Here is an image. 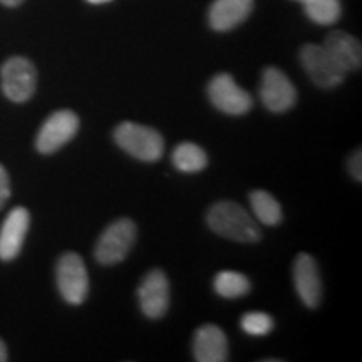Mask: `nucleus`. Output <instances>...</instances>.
Masks as SVG:
<instances>
[{"mask_svg":"<svg viewBox=\"0 0 362 362\" xmlns=\"http://www.w3.org/2000/svg\"><path fill=\"white\" fill-rule=\"evenodd\" d=\"M206 223L220 237L240 243L260 242L262 232L255 218L235 202H218L208 210Z\"/></svg>","mask_w":362,"mask_h":362,"instance_id":"f257e3e1","label":"nucleus"},{"mask_svg":"<svg viewBox=\"0 0 362 362\" xmlns=\"http://www.w3.org/2000/svg\"><path fill=\"white\" fill-rule=\"evenodd\" d=\"M112 138L124 153L139 161L155 163L165 155V139L149 126L124 121L116 126Z\"/></svg>","mask_w":362,"mask_h":362,"instance_id":"f03ea898","label":"nucleus"},{"mask_svg":"<svg viewBox=\"0 0 362 362\" xmlns=\"http://www.w3.org/2000/svg\"><path fill=\"white\" fill-rule=\"evenodd\" d=\"M138 237V226L133 220L119 218L107 226L99 237L94 257L101 265L121 264L129 255Z\"/></svg>","mask_w":362,"mask_h":362,"instance_id":"7ed1b4c3","label":"nucleus"},{"mask_svg":"<svg viewBox=\"0 0 362 362\" xmlns=\"http://www.w3.org/2000/svg\"><path fill=\"white\" fill-rule=\"evenodd\" d=\"M300 64L312 83L320 89H334L341 86L347 72L337 64V61L327 52L324 45L305 44L302 45Z\"/></svg>","mask_w":362,"mask_h":362,"instance_id":"20e7f679","label":"nucleus"},{"mask_svg":"<svg viewBox=\"0 0 362 362\" xmlns=\"http://www.w3.org/2000/svg\"><path fill=\"white\" fill-rule=\"evenodd\" d=\"M57 288L71 305H81L89 293V275L83 257L67 252L57 262Z\"/></svg>","mask_w":362,"mask_h":362,"instance_id":"39448f33","label":"nucleus"},{"mask_svg":"<svg viewBox=\"0 0 362 362\" xmlns=\"http://www.w3.org/2000/svg\"><path fill=\"white\" fill-rule=\"evenodd\" d=\"M2 90L12 103H25L37 88V71L29 59L16 56L7 59L0 69Z\"/></svg>","mask_w":362,"mask_h":362,"instance_id":"423d86ee","label":"nucleus"},{"mask_svg":"<svg viewBox=\"0 0 362 362\" xmlns=\"http://www.w3.org/2000/svg\"><path fill=\"white\" fill-rule=\"evenodd\" d=\"M208 98L220 112L228 116H242L252 110L253 99L237 84L228 72H220L211 78L206 88Z\"/></svg>","mask_w":362,"mask_h":362,"instance_id":"0eeeda50","label":"nucleus"},{"mask_svg":"<svg viewBox=\"0 0 362 362\" xmlns=\"http://www.w3.org/2000/svg\"><path fill=\"white\" fill-rule=\"evenodd\" d=\"M79 117L74 111H56L45 119L35 138V148L40 155H52L66 146L78 134Z\"/></svg>","mask_w":362,"mask_h":362,"instance_id":"6e6552de","label":"nucleus"},{"mask_svg":"<svg viewBox=\"0 0 362 362\" xmlns=\"http://www.w3.org/2000/svg\"><path fill=\"white\" fill-rule=\"evenodd\" d=\"M297 89L284 71L279 67H267L262 72L260 99L267 110L280 115L292 110L297 103Z\"/></svg>","mask_w":362,"mask_h":362,"instance_id":"1a4fd4ad","label":"nucleus"},{"mask_svg":"<svg viewBox=\"0 0 362 362\" xmlns=\"http://www.w3.org/2000/svg\"><path fill=\"white\" fill-rule=\"evenodd\" d=\"M138 300L148 319H161L170 307V282L160 269L149 270L138 287Z\"/></svg>","mask_w":362,"mask_h":362,"instance_id":"9d476101","label":"nucleus"},{"mask_svg":"<svg viewBox=\"0 0 362 362\" xmlns=\"http://www.w3.org/2000/svg\"><path fill=\"white\" fill-rule=\"evenodd\" d=\"M292 274L298 298L309 309H317L322 300V280L314 257L309 253H298L293 262Z\"/></svg>","mask_w":362,"mask_h":362,"instance_id":"9b49d317","label":"nucleus"},{"mask_svg":"<svg viewBox=\"0 0 362 362\" xmlns=\"http://www.w3.org/2000/svg\"><path fill=\"white\" fill-rule=\"evenodd\" d=\"M30 214L24 206L13 208L0 228V260L11 262L19 255L29 232Z\"/></svg>","mask_w":362,"mask_h":362,"instance_id":"f8f14e48","label":"nucleus"},{"mask_svg":"<svg viewBox=\"0 0 362 362\" xmlns=\"http://www.w3.org/2000/svg\"><path fill=\"white\" fill-rule=\"evenodd\" d=\"M255 7V0H215L208 8V24L216 33H228L243 24Z\"/></svg>","mask_w":362,"mask_h":362,"instance_id":"ddd939ff","label":"nucleus"},{"mask_svg":"<svg viewBox=\"0 0 362 362\" xmlns=\"http://www.w3.org/2000/svg\"><path fill=\"white\" fill-rule=\"evenodd\" d=\"M193 357L198 362L228 361V341L218 325L205 324L197 330L193 339Z\"/></svg>","mask_w":362,"mask_h":362,"instance_id":"4468645a","label":"nucleus"},{"mask_svg":"<svg viewBox=\"0 0 362 362\" xmlns=\"http://www.w3.org/2000/svg\"><path fill=\"white\" fill-rule=\"evenodd\" d=\"M324 47L337 61L344 71H356L362 66V45L346 30H332L324 40Z\"/></svg>","mask_w":362,"mask_h":362,"instance_id":"2eb2a0df","label":"nucleus"},{"mask_svg":"<svg viewBox=\"0 0 362 362\" xmlns=\"http://www.w3.org/2000/svg\"><path fill=\"white\" fill-rule=\"evenodd\" d=\"M250 205L257 221H260L262 225L275 226L284 218L280 203L275 200L274 194L264 189H255L250 193Z\"/></svg>","mask_w":362,"mask_h":362,"instance_id":"dca6fc26","label":"nucleus"},{"mask_svg":"<svg viewBox=\"0 0 362 362\" xmlns=\"http://www.w3.org/2000/svg\"><path fill=\"white\" fill-rule=\"evenodd\" d=\"M175 168L183 171V173H198L203 171L208 165V155L205 149L194 143H181L175 148L171 155Z\"/></svg>","mask_w":362,"mask_h":362,"instance_id":"f3484780","label":"nucleus"},{"mask_svg":"<svg viewBox=\"0 0 362 362\" xmlns=\"http://www.w3.org/2000/svg\"><path fill=\"white\" fill-rule=\"evenodd\" d=\"M250 280L240 272L223 270L216 274L214 280V288L220 297L223 298H240L245 297L250 292Z\"/></svg>","mask_w":362,"mask_h":362,"instance_id":"a211bd4d","label":"nucleus"},{"mask_svg":"<svg viewBox=\"0 0 362 362\" xmlns=\"http://www.w3.org/2000/svg\"><path fill=\"white\" fill-rule=\"evenodd\" d=\"M307 17L319 25H332L341 19V0H302Z\"/></svg>","mask_w":362,"mask_h":362,"instance_id":"6ab92c4d","label":"nucleus"},{"mask_svg":"<svg viewBox=\"0 0 362 362\" xmlns=\"http://www.w3.org/2000/svg\"><path fill=\"white\" fill-rule=\"evenodd\" d=\"M274 319L265 312H247L240 319V327L248 336L253 337H262L270 334L274 330Z\"/></svg>","mask_w":362,"mask_h":362,"instance_id":"aec40b11","label":"nucleus"},{"mask_svg":"<svg viewBox=\"0 0 362 362\" xmlns=\"http://www.w3.org/2000/svg\"><path fill=\"white\" fill-rule=\"evenodd\" d=\"M8 197H11V180H8L6 168L0 165V208L6 205Z\"/></svg>","mask_w":362,"mask_h":362,"instance_id":"412c9836","label":"nucleus"},{"mask_svg":"<svg viewBox=\"0 0 362 362\" xmlns=\"http://www.w3.org/2000/svg\"><path fill=\"white\" fill-rule=\"evenodd\" d=\"M349 171H351L352 178L361 183V180H362V153H361V149H357L356 153H352V156L349 158Z\"/></svg>","mask_w":362,"mask_h":362,"instance_id":"4be33fe9","label":"nucleus"},{"mask_svg":"<svg viewBox=\"0 0 362 362\" xmlns=\"http://www.w3.org/2000/svg\"><path fill=\"white\" fill-rule=\"evenodd\" d=\"M8 359V354H7V347H6V342L0 339V362H6Z\"/></svg>","mask_w":362,"mask_h":362,"instance_id":"5701e85b","label":"nucleus"},{"mask_svg":"<svg viewBox=\"0 0 362 362\" xmlns=\"http://www.w3.org/2000/svg\"><path fill=\"white\" fill-rule=\"evenodd\" d=\"M24 0H0V4H4L6 7H19Z\"/></svg>","mask_w":362,"mask_h":362,"instance_id":"b1692460","label":"nucleus"},{"mask_svg":"<svg viewBox=\"0 0 362 362\" xmlns=\"http://www.w3.org/2000/svg\"><path fill=\"white\" fill-rule=\"evenodd\" d=\"M86 2L93 4V6H101V4H107V2H112V0H86Z\"/></svg>","mask_w":362,"mask_h":362,"instance_id":"393cba45","label":"nucleus"},{"mask_svg":"<svg viewBox=\"0 0 362 362\" xmlns=\"http://www.w3.org/2000/svg\"><path fill=\"white\" fill-rule=\"evenodd\" d=\"M293 2H298V4H300V2H302V0H293Z\"/></svg>","mask_w":362,"mask_h":362,"instance_id":"a878e982","label":"nucleus"}]
</instances>
